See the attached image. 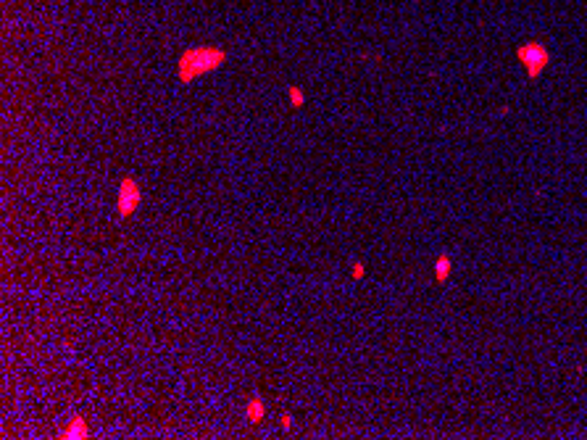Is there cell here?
Instances as JSON below:
<instances>
[{"label": "cell", "instance_id": "obj_6", "mask_svg": "<svg viewBox=\"0 0 587 440\" xmlns=\"http://www.w3.org/2000/svg\"><path fill=\"white\" fill-rule=\"evenodd\" d=\"M450 272H453V258L448 253H440L437 261H434V279H437L440 285H445L450 279Z\"/></svg>", "mask_w": 587, "mask_h": 440}, {"label": "cell", "instance_id": "obj_1", "mask_svg": "<svg viewBox=\"0 0 587 440\" xmlns=\"http://www.w3.org/2000/svg\"><path fill=\"white\" fill-rule=\"evenodd\" d=\"M224 61H227V53L219 50V48H192V50L182 53L177 74H179V79L187 84V82H192L195 77H200V74H206V72H213L216 66H222Z\"/></svg>", "mask_w": 587, "mask_h": 440}, {"label": "cell", "instance_id": "obj_7", "mask_svg": "<svg viewBox=\"0 0 587 440\" xmlns=\"http://www.w3.org/2000/svg\"><path fill=\"white\" fill-rule=\"evenodd\" d=\"M303 100H306V95H303L300 87H290V103H292L295 108H300V105H303Z\"/></svg>", "mask_w": 587, "mask_h": 440}, {"label": "cell", "instance_id": "obj_2", "mask_svg": "<svg viewBox=\"0 0 587 440\" xmlns=\"http://www.w3.org/2000/svg\"><path fill=\"white\" fill-rule=\"evenodd\" d=\"M140 203H142V190H140L137 180H135V177L121 180L119 195H116V214H119L121 219H126V216H132V214L140 208Z\"/></svg>", "mask_w": 587, "mask_h": 440}, {"label": "cell", "instance_id": "obj_4", "mask_svg": "<svg viewBox=\"0 0 587 440\" xmlns=\"http://www.w3.org/2000/svg\"><path fill=\"white\" fill-rule=\"evenodd\" d=\"M61 437H66V440H84V437H90V425H87V419H84L82 414H74L69 427L63 430Z\"/></svg>", "mask_w": 587, "mask_h": 440}, {"label": "cell", "instance_id": "obj_5", "mask_svg": "<svg viewBox=\"0 0 587 440\" xmlns=\"http://www.w3.org/2000/svg\"><path fill=\"white\" fill-rule=\"evenodd\" d=\"M264 414H266V403H264V398H261V395H253V398L248 401V406H245V416H248V422H250V425H258L261 419H264Z\"/></svg>", "mask_w": 587, "mask_h": 440}, {"label": "cell", "instance_id": "obj_3", "mask_svg": "<svg viewBox=\"0 0 587 440\" xmlns=\"http://www.w3.org/2000/svg\"><path fill=\"white\" fill-rule=\"evenodd\" d=\"M516 56H519V61L527 66V74L535 79V77H540V72L545 69L548 66V61H551V56H548V48L545 45H540V42H527V45H521L519 50H516Z\"/></svg>", "mask_w": 587, "mask_h": 440}, {"label": "cell", "instance_id": "obj_8", "mask_svg": "<svg viewBox=\"0 0 587 440\" xmlns=\"http://www.w3.org/2000/svg\"><path fill=\"white\" fill-rule=\"evenodd\" d=\"M361 277H363V263L356 261V263H353V279H361Z\"/></svg>", "mask_w": 587, "mask_h": 440}, {"label": "cell", "instance_id": "obj_9", "mask_svg": "<svg viewBox=\"0 0 587 440\" xmlns=\"http://www.w3.org/2000/svg\"><path fill=\"white\" fill-rule=\"evenodd\" d=\"M279 425L285 427V430H290V427H292V416H290V414H282V419H279Z\"/></svg>", "mask_w": 587, "mask_h": 440}]
</instances>
